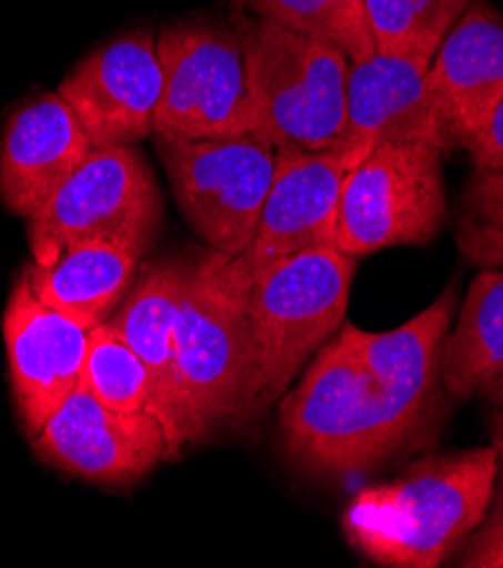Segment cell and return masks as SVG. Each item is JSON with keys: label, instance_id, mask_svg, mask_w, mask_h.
Wrapping results in <instances>:
<instances>
[{"label": "cell", "instance_id": "cell-1", "mask_svg": "<svg viewBox=\"0 0 503 568\" xmlns=\"http://www.w3.org/2000/svg\"><path fill=\"white\" fill-rule=\"evenodd\" d=\"M456 293L383 333L350 322L320 347L279 406L286 456L302 469L368 471L398 453L431 417Z\"/></svg>", "mask_w": 503, "mask_h": 568}, {"label": "cell", "instance_id": "cell-25", "mask_svg": "<svg viewBox=\"0 0 503 568\" xmlns=\"http://www.w3.org/2000/svg\"><path fill=\"white\" fill-rule=\"evenodd\" d=\"M472 165L479 170H501L503 168V98L496 104L485 130L467 148Z\"/></svg>", "mask_w": 503, "mask_h": 568}, {"label": "cell", "instance_id": "cell-22", "mask_svg": "<svg viewBox=\"0 0 503 568\" xmlns=\"http://www.w3.org/2000/svg\"><path fill=\"white\" fill-rule=\"evenodd\" d=\"M80 385L107 408L119 413L148 410L154 415L148 369L125 339L107 324V320L89 333Z\"/></svg>", "mask_w": 503, "mask_h": 568}, {"label": "cell", "instance_id": "cell-13", "mask_svg": "<svg viewBox=\"0 0 503 568\" xmlns=\"http://www.w3.org/2000/svg\"><path fill=\"white\" fill-rule=\"evenodd\" d=\"M89 333L76 320L43 304L23 270L3 315L14 406L32 439L80 387Z\"/></svg>", "mask_w": 503, "mask_h": 568}, {"label": "cell", "instance_id": "cell-15", "mask_svg": "<svg viewBox=\"0 0 503 568\" xmlns=\"http://www.w3.org/2000/svg\"><path fill=\"white\" fill-rule=\"evenodd\" d=\"M91 152L82 123L58 91L30 98L12 111L0 141V200L28 220Z\"/></svg>", "mask_w": 503, "mask_h": 568}, {"label": "cell", "instance_id": "cell-8", "mask_svg": "<svg viewBox=\"0 0 503 568\" xmlns=\"http://www.w3.org/2000/svg\"><path fill=\"white\" fill-rule=\"evenodd\" d=\"M154 139L191 230L225 261L241 256L256 232L274 178L276 148L256 134L200 141Z\"/></svg>", "mask_w": 503, "mask_h": 568}, {"label": "cell", "instance_id": "cell-4", "mask_svg": "<svg viewBox=\"0 0 503 568\" xmlns=\"http://www.w3.org/2000/svg\"><path fill=\"white\" fill-rule=\"evenodd\" d=\"M248 71L254 134L276 150H333L348 125L350 60L329 43L232 12Z\"/></svg>", "mask_w": 503, "mask_h": 568}, {"label": "cell", "instance_id": "cell-9", "mask_svg": "<svg viewBox=\"0 0 503 568\" xmlns=\"http://www.w3.org/2000/svg\"><path fill=\"white\" fill-rule=\"evenodd\" d=\"M163 87L154 136L234 139L254 134L245 54L234 28L168 23L157 37Z\"/></svg>", "mask_w": 503, "mask_h": 568}, {"label": "cell", "instance_id": "cell-21", "mask_svg": "<svg viewBox=\"0 0 503 568\" xmlns=\"http://www.w3.org/2000/svg\"><path fill=\"white\" fill-rule=\"evenodd\" d=\"M232 12L272 21L341 50L350 64L376 52L365 0H232Z\"/></svg>", "mask_w": 503, "mask_h": 568}, {"label": "cell", "instance_id": "cell-10", "mask_svg": "<svg viewBox=\"0 0 503 568\" xmlns=\"http://www.w3.org/2000/svg\"><path fill=\"white\" fill-rule=\"evenodd\" d=\"M365 154L354 150H276L274 178L248 250L222 261V272L239 291L272 261L335 245V215L348 170Z\"/></svg>", "mask_w": 503, "mask_h": 568}, {"label": "cell", "instance_id": "cell-16", "mask_svg": "<svg viewBox=\"0 0 503 568\" xmlns=\"http://www.w3.org/2000/svg\"><path fill=\"white\" fill-rule=\"evenodd\" d=\"M426 84L452 139L467 150L503 98V17L485 0H474L444 37Z\"/></svg>", "mask_w": 503, "mask_h": 568}, {"label": "cell", "instance_id": "cell-17", "mask_svg": "<svg viewBox=\"0 0 503 568\" xmlns=\"http://www.w3.org/2000/svg\"><path fill=\"white\" fill-rule=\"evenodd\" d=\"M191 261H161L145 265L119 313L107 317L148 369L152 408L168 437V458L182 453L175 410V320Z\"/></svg>", "mask_w": 503, "mask_h": 568}, {"label": "cell", "instance_id": "cell-14", "mask_svg": "<svg viewBox=\"0 0 503 568\" xmlns=\"http://www.w3.org/2000/svg\"><path fill=\"white\" fill-rule=\"evenodd\" d=\"M376 143H420L442 156L459 145L426 84V69L374 52L348 73V125L339 148L368 154Z\"/></svg>", "mask_w": 503, "mask_h": 568}, {"label": "cell", "instance_id": "cell-6", "mask_svg": "<svg viewBox=\"0 0 503 568\" xmlns=\"http://www.w3.org/2000/svg\"><path fill=\"white\" fill-rule=\"evenodd\" d=\"M161 217L154 175L134 145L98 148L28 217L26 234L39 265L82 243H117L145 256L157 241Z\"/></svg>", "mask_w": 503, "mask_h": 568}, {"label": "cell", "instance_id": "cell-24", "mask_svg": "<svg viewBox=\"0 0 503 568\" xmlns=\"http://www.w3.org/2000/svg\"><path fill=\"white\" fill-rule=\"evenodd\" d=\"M459 566L467 568H503V480L494 485L490 513L472 532Z\"/></svg>", "mask_w": 503, "mask_h": 568}, {"label": "cell", "instance_id": "cell-11", "mask_svg": "<svg viewBox=\"0 0 503 568\" xmlns=\"http://www.w3.org/2000/svg\"><path fill=\"white\" fill-rule=\"evenodd\" d=\"M32 450L62 474L100 485H132L168 460V437L152 413L107 408L80 385L32 437Z\"/></svg>", "mask_w": 503, "mask_h": 568}, {"label": "cell", "instance_id": "cell-5", "mask_svg": "<svg viewBox=\"0 0 503 568\" xmlns=\"http://www.w3.org/2000/svg\"><path fill=\"white\" fill-rule=\"evenodd\" d=\"M222 256L191 261L175 320V410L182 450L243 419L250 378L245 297L222 272Z\"/></svg>", "mask_w": 503, "mask_h": 568}, {"label": "cell", "instance_id": "cell-20", "mask_svg": "<svg viewBox=\"0 0 503 568\" xmlns=\"http://www.w3.org/2000/svg\"><path fill=\"white\" fill-rule=\"evenodd\" d=\"M472 3L474 0H365L374 48L429 71L440 43Z\"/></svg>", "mask_w": 503, "mask_h": 568}, {"label": "cell", "instance_id": "cell-2", "mask_svg": "<svg viewBox=\"0 0 503 568\" xmlns=\"http://www.w3.org/2000/svg\"><path fill=\"white\" fill-rule=\"evenodd\" d=\"M496 471L494 446L424 458L395 480L363 487L345 513V535L379 566L435 568L485 519Z\"/></svg>", "mask_w": 503, "mask_h": 568}, {"label": "cell", "instance_id": "cell-3", "mask_svg": "<svg viewBox=\"0 0 503 568\" xmlns=\"http://www.w3.org/2000/svg\"><path fill=\"white\" fill-rule=\"evenodd\" d=\"M356 258L320 245L261 267L243 291L250 378L243 419L286 394L345 322Z\"/></svg>", "mask_w": 503, "mask_h": 568}, {"label": "cell", "instance_id": "cell-7", "mask_svg": "<svg viewBox=\"0 0 503 568\" xmlns=\"http://www.w3.org/2000/svg\"><path fill=\"white\" fill-rule=\"evenodd\" d=\"M442 154L420 143H376L348 170L335 215V247L363 258L426 245L444 224Z\"/></svg>", "mask_w": 503, "mask_h": 568}, {"label": "cell", "instance_id": "cell-18", "mask_svg": "<svg viewBox=\"0 0 503 568\" xmlns=\"http://www.w3.org/2000/svg\"><path fill=\"white\" fill-rule=\"evenodd\" d=\"M143 256L117 243H82L64 250L46 265L28 263L30 286L50 308L84 328H95L134 286Z\"/></svg>", "mask_w": 503, "mask_h": 568}, {"label": "cell", "instance_id": "cell-23", "mask_svg": "<svg viewBox=\"0 0 503 568\" xmlns=\"http://www.w3.org/2000/svg\"><path fill=\"white\" fill-rule=\"evenodd\" d=\"M454 239L470 265L503 267V168H474L456 206Z\"/></svg>", "mask_w": 503, "mask_h": 568}, {"label": "cell", "instance_id": "cell-26", "mask_svg": "<svg viewBox=\"0 0 503 568\" xmlns=\"http://www.w3.org/2000/svg\"><path fill=\"white\" fill-rule=\"evenodd\" d=\"M485 396H487V402H492L494 406L503 404V378H501L499 383H494V385L485 392Z\"/></svg>", "mask_w": 503, "mask_h": 568}, {"label": "cell", "instance_id": "cell-12", "mask_svg": "<svg viewBox=\"0 0 503 568\" xmlns=\"http://www.w3.org/2000/svg\"><path fill=\"white\" fill-rule=\"evenodd\" d=\"M161 87L157 37L134 30L89 52L60 82L58 93L98 150L154 136Z\"/></svg>", "mask_w": 503, "mask_h": 568}, {"label": "cell", "instance_id": "cell-19", "mask_svg": "<svg viewBox=\"0 0 503 568\" xmlns=\"http://www.w3.org/2000/svg\"><path fill=\"white\" fill-rule=\"evenodd\" d=\"M503 378V267L481 270L442 345L440 385L470 402Z\"/></svg>", "mask_w": 503, "mask_h": 568}]
</instances>
